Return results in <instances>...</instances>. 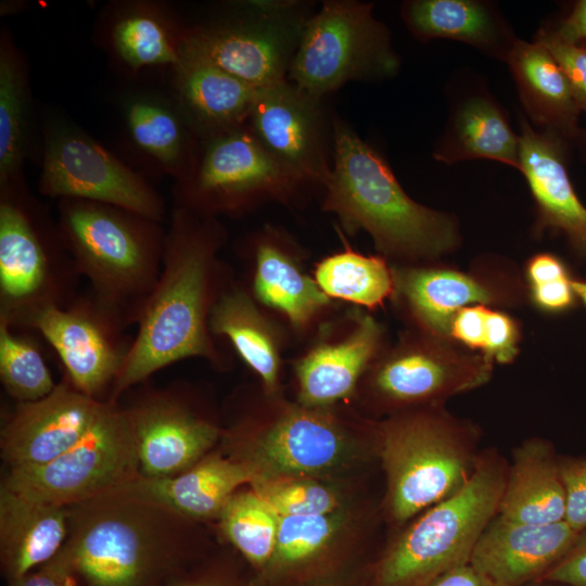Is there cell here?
Listing matches in <instances>:
<instances>
[{
    "label": "cell",
    "instance_id": "6da1fadb",
    "mask_svg": "<svg viewBox=\"0 0 586 586\" xmlns=\"http://www.w3.org/2000/svg\"><path fill=\"white\" fill-rule=\"evenodd\" d=\"M227 240L219 218L174 206L158 281L109 400L117 402L126 391L183 359L201 358L218 369L229 367V354L219 348L209 330L213 307L235 279L220 256Z\"/></svg>",
    "mask_w": 586,
    "mask_h": 586
},
{
    "label": "cell",
    "instance_id": "7a4b0ae2",
    "mask_svg": "<svg viewBox=\"0 0 586 586\" xmlns=\"http://www.w3.org/2000/svg\"><path fill=\"white\" fill-rule=\"evenodd\" d=\"M332 165L321 184V209L343 232H367L380 255L397 265L423 264L459 243L456 221L413 201L385 160L342 118L332 117Z\"/></svg>",
    "mask_w": 586,
    "mask_h": 586
},
{
    "label": "cell",
    "instance_id": "3957f363",
    "mask_svg": "<svg viewBox=\"0 0 586 586\" xmlns=\"http://www.w3.org/2000/svg\"><path fill=\"white\" fill-rule=\"evenodd\" d=\"M58 228L89 293L126 330L137 324L161 275L162 222L109 204L62 199Z\"/></svg>",
    "mask_w": 586,
    "mask_h": 586
},
{
    "label": "cell",
    "instance_id": "277c9868",
    "mask_svg": "<svg viewBox=\"0 0 586 586\" xmlns=\"http://www.w3.org/2000/svg\"><path fill=\"white\" fill-rule=\"evenodd\" d=\"M508 470L495 455L479 460L467 482L432 506L388 549L374 571L375 586H428L469 563L498 512Z\"/></svg>",
    "mask_w": 586,
    "mask_h": 586
},
{
    "label": "cell",
    "instance_id": "5b68a950",
    "mask_svg": "<svg viewBox=\"0 0 586 586\" xmlns=\"http://www.w3.org/2000/svg\"><path fill=\"white\" fill-rule=\"evenodd\" d=\"M79 273L53 226L21 183L0 188V320L14 330L78 296Z\"/></svg>",
    "mask_w": 586,
    "mask_h": 586
},
{
    "label": "cell",
    "instance_id": "8992f818",
    "mask_svg": "<svg viewBox=\"0 0 586 586\" xmlns=\"http://www.w3.org/2000/svg\"><path fill=\"white\" fill-rule=\"evenodd\" d=\"M379 433L387 504L398 522L456 493L476 464L468 430L441 412L397 413Z\"/></svg>",
    "mask_w": 586,
    "mask_h": 586
},
{
    "label": "cell",
    "instance_id": "52a82bcc",
    "mask_svg": "<svg viewBox=\"0 0 586 586\" xmlns=\"http://www.w3.org/2000/svg\"><path fill=\"white\" fill-rule=\"evenodd\" d=\"M190 175L177 182L175 206L219 218L277 202L293 207L311 187L275 158L247 125L204 139Z\"/></svg>",
    "mask_w": 586,
    "mask_h": 586
},
{
    "label": "cell",
    "instance_id": "ba28073f",
    "mask_svg": "<svg viewBox=\"0 0 586 586\" xmlns=\"http://www.w3.org/2000/svg\"><path fill=\"white\" fill-rule=\"evenodd\" d=\"M373 4L324 1L305 23L286 79L322 100L348 81L395 74L399 60Z\"/></svg>",
    "mask_w": 586,
    "mask_h": 586
},
{
    "label": "cell",
    "instance_id": "9c48e42d",
    "mask_svg": "<svg viewBox=\"0 0 586 586\" xmlns=\"http://www.w3.org/2000/svg\"><path fill=\"white\" fill-rule=\"evenodd\" d=\"M131 421L106 400L84 436L52 461L11 469L2 486L27 498L66 507L120 492L140 474Z\"/></svg>",
    "mask_w": 586,
    "mask_h": 586
},
{
    "label": "cell",
    "instance_id": "30bf717a",
    "mask_svg": "<svg viewBox=\"0 0 586 586\" xmlns=\"http://www.w3.org/2000/svg\"><path fill=\"white\" fill-rule=\"evenodd\" d=\"M295 1L249 2L238 18L183 34L179 54L228 72L259 89L288 77L306 21Z\"/></svg>",
    "mask_w": 586,
    "mask_h": 586
},
{
    "label": "cell",
    "instance_id": "8fae6325",
    "mask_svg": "<svg viewBox=\"0 0 586 586\" xmlns=\"http://www.w3.org/2000/svg\"><path fill=\"white\" fill-rule=\"evenodd\" d=\"M493 361L484 355L408 329L374 358L361 381L383 408L434 405L486 383Z\"/></svg>",
    "mask_w": 586,
    "mask_h": 586
},
{
    "label": "cell",
    "instance_id": "7c38bea8",
    "mask_svg": "<svg viewBox=\"0 0 586 586\" xmlns=\"http://www.w3.org/2000/svg\"><path fill=\"white\" fill-rule=\"evenodd\" d=\"M245 266L242 281L252 297L289 330L308 341L321 323L340 310L307 268L308 251L283 227L264 224L237 246Z\"/></svg>",
    "mask_w": 586,
    "mask_h": 586
},
{
    "label": "cell",
    "instance_id": "4fadbf2b",
    "mask_svg": "<svg viewBox=\"0 0 586 586\" xmlns=\"http://www.w3.org/2000/svg\"><path fill=\"white\" fill-rule=\"evenodd\" d=\"M39 191L49 198L113 205L163 222L161 194L89 136L58 124L44 136Z\"/></svg>",
    "mask_w": 586,
    "mask_h": 586
},
{
    "label": "cell",
    "instance_id": "5bb4252c",
    "mask_svg": "<svg viewBox=\"0 0 586 586\" xmlns=\"http://www.w3.org/2000/svg\"><path fill=\"white\" fill-rule=\"evenodd\" d=\"M237 433L247 440L241 461L253 470L254 481L314 477L343 464L352 448L351 434L332 407L275 403L266 417L243 422Z\"/></svg>",
    "mask_w": 586,
    "mask_h": 586
},
{
    "label": "cell",
    "instance_id": "9a60e30c",
    "mask_svg": "<svg viewBox=\"0 0 586 586\" xmlns=\"http://www.w3.org/2000/svg\"><path fill=\"white\" fill-rule=\"evenodd\" d=\"M27 329L41 334L55 351L75 388L101 402L106 391L111 395L133 340L89 292L66 307L39 311Z\"/></svg>",
    "mask_w": 586,
    "mask_h": 586
},
{
    "label": "cell",
    "instance_id": "2e32d148",
    "mask_svg": "<svg viewBox=\"0 0 586 586\" xmlns=\"http://www.w3.org/2000/svg\"><path fill=\"white\" fill-rule=\"evenodd\" d=\"M385 344V329L369 310H339L319 326L293 361L297 403L330 408L352 397Z\"/></svg>",
    "mask_w": 586,
    "mask_h": 586
},
{
    "label": "cell",
    "instance_id": "e0dca14e",
    "mask_svg": "<svg viewBox=\"0 0 586 586\" xmlns=\"http://www.w3.org/2000/svg\"><path fill=\"white\" fill-rule=\"evenodd\" d=\"M394 292L391 301L411 330L449 342L454 315L470 305L510 306L524 294L512 273L498 269L470 272L428 263L393 265Z\"/></svg>",
    "mask_w": 586,
    "mask_h": 586
},
{
    "label": "cell",
    "instance_id": "ac0fdd59",
    "mask_svg": "<svg viewBox=\"0 0 586 586\" xmlns=\"http://www.w3.org/2000/svg\"><path fill=\"white\" fill-rule=\"evenodd\" d=\"M66 546L80 586H165L181 573L173 551L120 513L92 519Z\"/></svg>",
    "mask_w": 586,
    "mask_h": 586
},
{
    "label": "cell",
    "instance_id": "d6986e66",
    "mask_svg": "<svg viewBox=\"0 0 586 586\" xmlns=\"http://www.w3.org/2000/svg\"><path fill=\"white\" fill-rule=\"evenodd\" d=\"M247 127L280 163L311 187H320L332 162L329 130L321 100L288 79L256 90Z\"/></svg>",
    "mask_w": 586,
    "mask_h": 586
},
{
    "label": "cell",
    "instance_id": "ffe728a7",
    "mask_svg": "<svg viewBox=\"0 0 586 586\" xmlns=\"http://www.w3.org/2000/svg\"><path fill=\"white\" fill-rule=\"evenodd\" d=\"M148 391L125 407L135 433L140 475L166 477L195 464L220 430L177 391Z\"/></svg>",
    "mask_w": 586,
    "mask_h": 586
},
{
    "label": "cell",
    "instance_id": "44dd1931",
    "mask_svg": "<svg viewBox=\"0 0 586 586\" xmlns=\"http://www.w3.org/2000/svg\"><path fill=\"white\" fill-rule=\"evenodd\" d=\"M103 403L79 392L64 375L46 397L16 404L1 430L2 458L11 469L52 461L84 436Z\"/></svg>",
    "mask_w": 586,
    "mask_h": 586
},
{
    "label": "cell",
    "instance_id": "7402d4cb",
    "mask_svg": "<svg viewBox=\"0 0 586 586\" xmlns=\"http://www.w3.org/2000/svg\"><path fill=\"white\" fill-rule=\"evenodd\" d=\"M577 538L564 520L528 524L498 515L482 533L469 563L493 586H519L561 560Z\"/></svg>",
    "mask_w": 586,
    "mask_h": 586
},
{
    "label": "cell",
    "instance_id": "603a6c76",
    "mask_svg": "<svg viewBox=\"0 0 586 586\" xmlns=\"http://www.w3.org/2000/svg\"><path fill=\"white\" fill-rule=\"evenodd\" d=\"M209 330L227 339L242 361L258 377L266 395L280 387L283 355L292 342L289 330L264 309L237 278L209 316Z\"/></svg>",
    "mask_w": 586,
    "mask_h": 586
},
{
    "label": "cell",
    "instance_id": "cb8c5ba5",
    "mask_svg": "<svg viewBox=\"0 0 586 586\" xmlns=\"http://www.w3.org/2000/svg\"><path fill=\"white\" fill-rule=\"evenodd\" d=\"M519 155V170L525 176L537 208V231L550 228L563 232L572 246L586 256V207L570 181L558 140L522 120Z\"/></svg>",
    "mask_w": 586,
    "mask_h": 586
},
{
    "label": "cell",
    "instance_id": "d4e9b609",
    "mask_svg": "<svg viewBox=\"0 0 586 586\" xmlns=\"http://www.w3.org/2000/svg\"><path fill=\"white\" fill-rule=\"evenodd\" d=\"M174 69L181 115L203 139L247 124L256 88L192 56L180 55Z\"/></svg>",
    "mask_w": 586,
    "mask_h": 586
},
{
    "label": "cell",
    "instance_id": "484cf974",
    "mask_svg": "<svg viewBox=\"0 0 586 586\" xmlns=\"http://www.w3.org/2000/svg\"><path fill=\"white\" fill-rule=\"evenodd\" d=\"M255 479L241 460L211 455L186 471L166 477L139 475L119 493L191 518L219 517L237 488Z\"/></svg>",
    "mask_w": 586,
    "mask_h": 586
},
{
    "label": "cell",
    "instance_id": "4316f807",
    "mask_svg": "<svg viewBox=\"0 0 586 586\" xmlns=\"http://www.w3.org/2000/svg\"><path fill=\"white\" fill-rule=\"evenodd\" d=\"M66 534L65 507L1 486L0 563L8 584L51 560L66 544Z\"/></svg>",
    "mask_w": 586,
    "mask_h": 586
},
{
    "label": "cell",
    "instance_id": "83f0119b",
    "mask_svg": "<svg viewBox=\"0 0 586 586\" xmlns=\"http://www.w3.org/2000/svg\"><path fill=\"white\" fill-rule=\"evenodd\" d=\"M343 525L339 512L279 517L272 558L250 586H302L322 581L334 564L333 550Z\"/></svg>",
    "mask_w": 586,
    "mask_h": 586
},
{
    "label": "cell",
    "instance_id": "f1b7e54d",
    "mask_svg": "<svg viewBox=\"0 0 586 586\" xmlns=\"http://www.w3.org/2000/svg\"><path fill=\"white\" fill-rule=\"evenodd\" d=\"M497 513L528 524L564 520L565 491L560 464L546 442L530 440L514 451Z\"/></svg>",
    "mask_w": 586,
    "mask_h": 586
},
{
    "label": "cell",
    "instance_id": "f546056e",
    "mask_svg": "<svg viewBox=\"0 0 586 586\" xmlns=\"http://www.w3.org/2000/svg\"><path fill=\"white\" fill-rule=\"evenodd\" d=\"M506 59L533 122L572 135L579 109L551 53L536 41L515 40Z\"/></svg>",
    "mask_w": 586,
    "mask_h": 586
},
{
    "label": "cell",
    "instance_id": "4dcf8cb0",
    "mask_svg": "<svg viewBox=\"0 0 586 586\" xmlns=\"http://www.w3.org/2000/svg\"><path fill=\"white\" fill-rule=\"evenodd\" d=\"M403 17L419 39L449 38L507 58L514 41L489 7L470 0H415L403 5Z\"/></svg>",
    "mask_w": 586,
    "mask_h": 586
},
{
    "label": "cell",
    "instance_id": "1f68e13d",
    "mask_svg": "<svg viewBox=\"0 0 586 586\" xmlns=\"http://www.w3.org/2000/svg\"><path fill=\"white\" fill-rule=\"evenodd\" d=\"M434 156L446 163L489 158L520 169L519 137L492 100L475 97L461 104Z\"/></svg>",
    "mask_w": 586,
    "mask_h": 586
},
{
    "label": "cell",
    "instance_id": "d6a6232c",
    "mask_svg": "<svg viewBox=\"0 0 586 586\" xmlns=\"http://www.w3.org/2000/svg\"><path fill=\"white\" fill-rule=\"evenodd\" d=\"M126 124L136 146L173 175L177 182L192 171L196 152L182 115L152 98H137L126 106Z\"/></svg>",
    "mask_w": 586,
    "mask_h": 586
},
{
    "label": "cell",
    "instance_id": "836d02e7",
    "mask_svg": "<svg viewBox=\"0 0 586 586\" xmlns=\"http://www.w3.org/2000/svg\"><path fill=\"white\" fill-rule=\"evenodd\" d=\"M313 275L332 300L372 310L391 300L394 292L392 266L381 255H365L349 246L316 263Z\"/></svg>",
    "mask_w": 586,
    "mask_h": 586
},
{
    "label": "cell",
    "instance_id": "e575fe53",
    "mask_svg": "<svg viewBox=\"0 0 586 586\" xmlns=\"http://www.w3.org/2000/svg\"><path fill=\"white\" fill-rule=\"evenodd\" d=\"M27 92L21 61L2 39L0 49V188L21 183L26 154Z\"/></svg>",
    "mask_w": 586,
    "mask_h": 586
},
{
    "label": "cell",
    "instance_id": "d590c367",
    "mask_svg": "<svg viewBox=\"0 0 586 586\" xmlns=\"http://www.w3.org/2000/svg\"><path fill=\"white\" fill-rule=\"evenodd\" d=\"M219 519L228 539L257 573L262 572L275 551L279 517L251 491L234 493L221 510Z\"/></svg>",
    "mask_w": 586,
    "mask_h": 586
},
{
    "label": "cell",
    "instance_id": "8d00e7d4",
    "mask_svg": "<svg viewBox=\"0 0 586 586\" xmlns=\"http://www.w3.org/2000/svg\"><path fill=\"white\" fill-rule=\"evenodd\" d=\"M448 339L493 362H511L519 353V323L506 311L476 304L458 310L450 320Z\"/></svg>",
    "mask_w": 586,
    "mask_h": 586
},
{
    "label": "cell",
    "instance_id": "74e56055",
    "mask_svg": "<svg viewBox=\"0 0 586 586\" xmlns=\"http://www.w3.org/2000/svg\"><path fill=\"white\" fill-rule=\"evenodd\" d=\"M0 380L17 403H28L49 395L53 381L38 344L27 334L16 333L0 320Z\"/></svg>",
    "mask_w": 586,
    "mask_h": 586
},
{
    "label": "cell",
    "instance_id": "f35d334b",
    "mask_svg": "<svg viewBox=\"0 0 586 586\" xmlns=\"http://www.w3.org/2000/svg\"><path fill=\"white\" fill-rule=\"evenodd\" d=\"M181 38L175 39L158 17L146 12L129 13L113 30L115 50L132 69L154 65L175 67L180 60Z\"/></svg>",
    "mask_w": 586,
    "mask_h": 586
},
{
    "label": "cell",
    "instance_id": "ab89813d",
    "mask_svg": "<svg viewBox=\"0 0 586 586\" xmlns=\"http://www.w3.org/2000/svg\"><path fill=\"white\" fill-rule=\"evenodd\" d=\"M251 485L278 517L334 513L341 504L333 488L314 477H269Z\"/></svg>",
    "mask_w": 586,
    "mask_h": 586
},
{
    "label": "cell",
    "instance_id": "60d3db41",
    "mask_svg": "<svg viewBox=\"0 0 586 586\" xmlns=\"http://www.w3.org/2000/svg\"><path fill=\"white\" fill-rule=\"evenodd\" d=\"M555 58L570 85L578 109L586 112V48L556 38L540 30L535 39Z\"/></svg>",
    "mask_w": 586,
    "mask_h": 586
},
{
    "label": "cell",
    "instance_id": "b9f144b4",
    "mask_svg": "<svg viewBox=\"0 0 586 586\" xmlns=\"http://www.w3.org/2000/svg\"><path fill=\"white\" fill-rule=\"evenodd\" d=\"M560 471L565 491L564 521L579 533L586 528V462L562 463Z\"/></svg>",
    "mask_w": 586,
    "mask_h": 586
},
{
    "label": "cell",
    "instance_id": "7bdbcfd3",
    "mask_svg": "<svg viewBox=\"0 0 586 586\" xmlns=\"http://www.w3.org/2000/svg\"><path fill=\"white\" fill-rule=\"evenodd\" d=\"M8 586H80L66 544L48 562Z\"/></svg>",
    "mask_w": 586,
    "mask_h": 586
},
{
    "label": "cell",
    "instance_id": "ee69618b",
    "mask_svg": "<svg viewBox=\"0 0 586 586\" xmlns=\"http://www.w3.org/2000/svg\"><path fill=\"white\" fill-rule=\"evenodd\" d=\"M528 297L533 304L547 313H557L570 308L575 301V293L569 277L550 282L527 285Z\"/></svg>",
    "mask_w": 586,
    "mask_h": 586
},
{
    "label": "cell",
    "instance_id": "f6af8a7d",
    "mask_svg": "<svg viewBox=\"0 0 586 586\" xmlns=\"http://www.w3.org/2000/svg\"><path fill=\"white\" fill-rule=\"evenodd\" d=\"M545 577L571 586H586V534L578 536L572 549Z\"/></svg>",
    "mask_w": 586,
    "mask_h": 586
},
{
    "label": "cell",
    "instance_id": "bcb514c9",
    "mask_svg": "<svg viewBox=\"0 0 586 586\" xmlns=\"http://www.w3.org/2000/svg\"><path fill=\"white\" fill-rule=\"evenodd\" d=\"M565 277L569 276L563 263L549 253L536 254L525 265L527 285L550 282Z\"/></svg>",
    "mask_w": 586,
    "mask_h": 586
},
{
    "label": "cell",
    "instance_id": "7dc6e473",
    "mask_svg": "<svg viewBox=\"0 0 586 586\" xmlns=\"http://www.w3.org/2000/svg\"><path fill=\"white\" fill-rule=\"evenodd\" d=\"M550 34L573 44L586 40V0L578 1L573 12L560 24L559 28Z\"/></svg>",
    "mask_w": 586,
    "mask_h": 586
},
{
    "label": "cell",
    "instance_id": "c3c4849f",
    "mask_svg": "<svg viewBox=\"0 0 586 586\" xmlns=\"http://www.w3.org/2000/svg\"><path fill=\"white\" fill-rule=\"evenodd\" d=\"M428 586H493L492 583L470 563L456 566L442 574Z\"/></svg>",
    "mask_w": 586,
    "mask_h": 586
},
{
    "label": "cell",
    "instance_id": "681fc988",
    "mask_svg": "<svg viewBox=\"0 0 586 586\" xmlns=\"http://www.w3.org/2000/svg\"><path fill=\"white\" fill-rule=\"evenodd\" d=\"M165 586H232L226 578L215 575H184L170 579Z\"/></svg>",
    "mask_w": 586,
    "mask_h": 586
},
{
    "label": "cell",
    "instance_id": "f907efd6",
    "mask_svg": "<svg viewBox=\"0 0 586 586\" xmlns=\"http://www.w3.org/2000/svg\"><path fill=\"white\" fill-rule=\"evenodd\" d=\"M571 286L575 295L586 305V281L571 279Z\"/></svg>",
    "mask_w": 586,
    "mask_h": 586
},
{
    "label": "cell",
    "instance_id": "816d5d0a",
    "mask_svg": "<svg viewBox=\"0 0 586 586\" xmlns=\"http://www.w3.org/2000/svg\"><path fill=\"white\" fill-rule=\"evenodd\" d=\"M302 586H343V585H339L329 581H320V582H315V583H310V584H306Z\"/></svg>",
    "mask_w": 586,
    "mask_h": 586
}]
</instances>
